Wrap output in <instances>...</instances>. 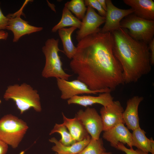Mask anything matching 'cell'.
Masks as SVG:
<instances>
[{"label":"cell","instance_id":"2","mask_svg":"<svg viewBox=\"0 0 154 154\" xmlns=\"http://www.w3.org/2000/svg\"><path fill=\"white\" fill-rule=\"evenodd\" d=\"M111 32L113 52L122 68L124 84L137 82L151 70L148 44L132 38L126 29Z\"/></svg>","mask_w":154,"mask_h":154},{"label":"cell","instance_id":"18","mask_svg":"<svg viewBox=\"0 0 154 154\" xmlns=\"http://www.w3.org/2000/svg\"><path fill=\"white\" fill-rule=\"evenodd\" d=\"M131 133L132 145L147 153L154 154V141L152 138H148L146 132L139 127Z\"/></svg>","mask_w":154,"mask_h":154},{"label":"cell","instance_id":"26","mask_svg":"<svg viewBox=\"0 0 154 154\" xmlns=\"http://www.w3.org/2000/svg\"><path fill=\"white\" fill-rule=\"evenodd\" d=\"M116 149L124 152L126 154H149L138 149L134 150L133 148L128 149L120 142L117 144Z\"/></svg>","mask_w":154,"mask_h":154},{"label":"cell","instance_id":"7","mask_svg":"<svg viewBox=\"0 0 154 154\" xmlns=\"http://www.w3.org/2000/svg\"><path fill=\"white\" fill-rule=\"evenodd\" d=\"M75 117L80 121L92 139L100 138L103 126L100 116L95 108L88 107L84 110H80Z\"/></svg>","mask_w":154,"mask_h":154},{"label":"cell","instance_id":"13","mask_svg":"<svg viewBox=\"0 0 154 154\" xmlns=\"http://www.w3.org/2000/svg\"><path fill=\"white\" fill-rule=\"evenodd\" d=\"M7 16L9 20L6 29L12 31L13 33V41L17 42L20 38L25 35L42 31L43 28L32 26L28 24V22L22 19L19 16L12 17L9 15Z\"/></svg>","mask_w":154,"mask_h":154},{"label":"cell","instance_id":"20","mask_svg":"<svg viewBox=\"0 0 154 154\" xmlns=\"http://www.w3.org/2000/svg\"><path fill=\"white\" fill-rule=\"evenodd\" d=\"M77 28L74 27L63 28L58 30L59 36L62 41L63 53L70 59H72L77 50L72 40L71 35Z\"/></svg>","mask_w":154,"mask_h":154},{"label":"cell","instance_id":"8","mask_svg":"<svg viewBox=\"0 0 154 154\" xmlns=\"http://www.w3.org/2000/svg\"><path fill=\"white\" fill-rule=\"evenodd\" d=\"M56 79L58 87L61 92L60 98L64 100H68L80 94H96L98 93L111 92L106 90H91L84 83L77 79L70 81L60 78Z\"/></svg>","mask_w":154,"mask_h":154},{"label":"cell","instance_id":"15","mask_svg":"<svg viewBox=\"0 0 154 154\" xmlns=\"http://www.w3.org/2000/svg\"><path fill=\"white\" fill-rule=\"evenodd\" d=\"M110 92L100 93L97 96L90 95L76 96L67 100L69 105L76 104L85 107L99 104L106 106L111 104L114 101V98Z\"/></svg>","mask_w":154,"mask_h":154},{"label":"cell","instance_id":"22","mask_svg":"<svg viewBox=\"0 0 154 154\" xmlns=\"http://www.w3.org/2000/svg\"><path fill=\"white\" fill-rule=\"evenodd\" d=\"M55 133L60 134L61 138L59 141L64 145H70L77 142L73 138L66 127L63 123H56L50 131L49 135H51Z\"/></svg>","mask_w":154,"mask_h":154},{"label":"cell","instance_id":"4","mask_svg":"<svg viewBox=\"0 0 154 154\" xmlns=\"http://www.w3.org/2000/svg\"><path fill=\"white\" fill-rule=\"evenodd\" d=\"M59 40L53 38L47 39L42 48L45 57V63L42 72V76L68 80L72 75L66 73L63 69L62 63L58 52H62L58 47Z\"/></svg>","mask_w":154,"mask_h":154},{"label":"cell","instance_id":"24","mask_svg":"<svg viewBox=\"0 0 154 154\" xmlns=\"http://www.w3.org/2000/svg\"><path fill=\"white\" fill-rule=\"evenodd\" d=\"M106 152L102 138L92 139L86 147L78 154H102Z\"/></svg>","mask_w":154,"mask_h":154},{"label":"cell","instance_id":"5","mask_svg":"<svg viewBox=\"0 0 154 154\" xmlns=\"http://www.w3.org/2000/svg\"><path fill=\"white\" fill-rule=\"evenodd\" d=\"M29 127L22 119L11 114L0 119V139L13 148L17 147Z\"/></svg>","mask_w":154,"mask_h":154},{"label":"cell","instance_id":"16","mask_svg":"<svg viewBox=\"0 0 154 154\" xmlns=\"http://www.w3.org/2000/svg\"><path fill=\"white\" fill-rule=\"evenodd\" d=\"M131 7L137 17L147 20L154 21V2L152 0H123Z\"/></svg>","mask_w":154,"mask_h":154},{"label":"cell","instance_id":"6","mask_svg":"<svg viewBox=\"0 0 154 154\" xmlns=\"http://www.w3.org/2000/svg\"><path fill=\"white\" fill-rule=\"evenodd\" d=\"M120 27L127 30L134 39L147 44L154 38V21L139 17L133 13L121 21Z\"/></svg>","mask_w":154,"mask_h":154},{"label":"cell","instance_id":"33","mask_svg":"<svg viewBox=\"0 0 154 154\" xmlns=\"http://www.w3.org/2000/svg\"><path fill=\"white\" fill-rule=\"evenodd\" d=\"M1 101L0 100V104L1 103Z\"/></svg>","mask_w":154,"mask_h":154},{"label":"cell","instance_id":"29","mask_svg":"<svg viewBox=\"0 0 154 154\" xmlns=\"http://www.w3.org/2000/svg\"><path fill=\"white\" fill-rule=\"evenodd\" d=\"M8 149V145L0 139V154H6Z\"/></svg>","mask_w":154,"mask_h":154},{"label":"cell","instance_id":"28","mask_svg":"<svg viewBox=\"0 0 154 154\" xmlns=\"http://www.w3.org/2000/svg\"><path fill=\"white\" fill-rule=\"evenodd\" d=\"M148 47L150 53V61L151 65L154 64V38L149 43Z\"/></svg>","mask_w":154,"mask_h":154},{"label":"cell","instance_id":"25","mask_svg":"<svg viewBox=\"0 0 154 154\" xmlns=\"http://www.w3.org/2000/svg\"><path fill=\"white\" fill-rule=\"evenodd\" d=\"M84 1L86 6H89L94 9H96L100 15L105 17L106 11L102 8L98 0H85Z\"/></svg>","mask_w":154,"mask_h":154},{"label":"cell","instance_id":"32","mask_svg":"<svg viewBox=\"0 0 154 154\" xmlns=\"http://www.w3.org/2000/svg\"><path fill=\"white\" fill-rule=\"evenodd\" d=\"M102 154H112V153L111 152H105L103 153H102Z\"/></svg>","mask_w":154,"mask_h":154},{"label":"cell","instance_id":"27","mask_svg":"<svg viewBox=\"0 0 154 154\" xmlns=\"http://www.w3.org/2000/svg\"><path fill=\"white\" fill-rule=\"evenodd\" d=\"M9 20V18L7 16H5L3 14L0 6V31L6 29Z\"/></svg>","mask_w":154,"mask_h":154},{"label":"cell","instance_id":"9","mask_svg":"<svg viewBox=\"0 0 154 154\" xmlns=\"http://www.w3.org/2000/svg\"><path fill=\"white\" fill-rule=\"evenodd\" d=\"M107 6L105 24L100 31L102 33L112 32L120 28L123 19L133 13L131 9H122L115 6L111 0H106Z\"/></svg>","mask_w":154,"mask_h":154},{"label":"cell","instance_id":"21","mask_svg":"<svg viewBox=\"0 0 154 154\" xmlns=\"http://www.w3.org/2000/svg\"><path fill=\"white\" fill-rule=\"evenodd\" d=\"M82 21L73 15L65 6L63 8L61 18L59 22L52 29V32H55L59 29L67 27H74L79 29Z\"/></svg>","mask_w":154,"mask_h":154},{"label":"cell","instance_id":"1","mask_svg":"<svg viewBox=\"0 0 154 154\" xmlns=\"http://www.w3.org/2000/svg\"><path fill=\"white\" fill-rule=\"evenodd\" d=\"M100 30L78 42L69 66L90 90L111 92L124 84L123 70L113 52L111 32Z\"/></svg>","mask_w":154,"mask_h":154},{"label":"cell","instance_id":"11","mask_svg":"<svg viewBox=\"0 0 154 154\" xmlns=\"http://www.w3.org/2000/svg\"><path fill=\"white\" fill-rule=\"evenodd\" d=\"M124 111L119 101H113L110 104L102 106L100 110L103 131H106L120 123H124L123 117Z\"/></svg>","mask_w":154,"mask_h":154},{"label":"cell","instance_id":"30","mask_svg":"<svg viewBox=\"0 0 154 154\" xmlns=\"http://www.w3.org/2000/svg\"><path fill=\"white\" fill-rule=\"evenodd\" d=\"M8 36V33L3 30L0 31V40H6Z\"/></svg>","mask_w":154,"mask_h":154},{"label":"cell","instance_id":"3","mask_svg":"<svg viewBox=\"0 0 154 154\" xmlns=\"http://www.w3.org/2000/svg\"><path fill=\"white\" fill-rule=\"evenodd\" d=\"M3 98L6 100L11 99L14 101L21 114L31 108L37 112L41 111L40 98L38 91L27 83L8 86Z\"/></svg>","mask_w":154,"mask_h":154},{"label":"cell","instance_id":"12","mask_svg":"<svg viewBox=\"0 0 154 154\" xmlns=\"http://www.w3.org/2000/svg\"><path fill=\"white\" fill-rule=\"evenodd\" d=\"M103 138L109 142L112 147L116 148L119 142L126 144L130 148L132 145L131 133L124 123L118 124L108 130L104 131Z\"/></svg>","mask_w":154,"mask_h":154},{"label":"cell","instance_id":"17","mask_svg":"<svg viewBox=\"0 0 154 154\" xmlns=\"http://www.w3.org/2000/svg\"><path fill=\"white\" fill-rule=\"evenodd\" d=\"M90 135L84 140L77 141L69 146H65L54 137L49 139L50 142L54 145L52 148V150L58 154H78L86 147L90 141Z\"/></svg>","mask_w":154,"mask_h":154},{"label":"cell","instance_id":"10","mask_svg":"<svg viewBox=\"0 0 154 154\" xmlns=\"http://www.w3.org/2000/svg\"><path fill=\"white\" fill-rule=\"evenodd\" d=\"M86 14L82 19V25L76 32V39L78 42L85 37L99 31V27L104 23L105 17L97 13L94 9L87 6Z\"/></svg>","mask_w":154,"mask_h":154},{"label":"cell","instance_id":"14","mask_svg":"<svg viewBox=\"0 0 154 154\" xmlns=\"http://www.w3.org/2000/svg\"><path fill=\"white\" fill-rule=\"evenodd\" d=\"M143 99L142 96H134L129 99L127 102L123 117L124 123L128 129L133 131L140 127L138 108Z\"/></svg>","mask_w":154,"mask_h":154},{"label":"cell","instance_id":"19","mask_svg":"<svg viewBox=\"0 0 154 154\" xmlns=\"http://www.w3.org/2000/svg\"><path fill=\"white\" fill-rule=\"evenodd\" d=\"M62 115L63 119L62 123L76 141H82L90 135L78 119L75 117L73 118H68L63 113Z\"/></svg>","mask_w":154,"mask_h":154},{"label":"cell","instance_id":"31","mask_svg":"<svg viewBox=\"0 0 154 154\" xmlns=\"http://www.w3.org/2000/svg\"><path fill=\"white\" fill-rule=\"evenodd\" d=\"M98 1L103 9L106 11L107 6L106 0H98Z\"/></svg>","mask_w":154,"mask_h":154},{"label":"cell","instance_id":"34","mask_svg":"<svg viewBox=\"0 0 154 154\" xmlns=\"http://www.w3.org/2000/svg\"><path fill=\"white\" fill-rule=\"evenodd\" d=\"M55 154H58V153H56Z\"/></svg>","mask_w":154,"mask_h":154},{"label":"cell","instance_id":"23","mask_svg":"<svg viewBox=\"0 0 154 154\" xmlns=\"http://www.w3.org/2000/svg\"><path fill=\"white\" fill-rule=\"evenodd\" d=\"M64 6L79 20L83 19L87 9L83 0H72L65 3Z\"/></svg>","mask_w":154,"mask_h":154}]
</instances>
